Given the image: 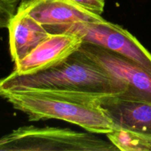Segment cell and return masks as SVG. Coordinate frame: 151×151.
I'll return each instance as SVG.
<instances>
[{"instance_id":"6","label":"cell","mask_w":151,"mask_h":151,"mask_svg":"<svg viewBox=\"0 0 151 151\" xmlns=\"http://www.w3.org/2000/svg\"><path fill=\"white\" fill-rule=\"evenodd\" d=\"M18 9L39 22L50 34L66 24L103 19L70 0H22Z\"/></svg>"},{"instance_id":"4","label":"cell","mask_w":151,"mask_h":151,"mask_svg":"<svg viewBox=\"0 0 151 151\" xmlns=\"http://www.w3.org/2000/svg\"><path fill=\"white\" fill-rule=\"evenodd\" d=\"M72 32L83 43L95 44L134 60L151 74V54L131 32L116 24L102 19L81 22L61 27L53 34Z\"/></svg>"},{"instance_id":"12","label":"cell","mask_w":151,"mask_h":151,"mask_svg":"<svg viewBox=\"0 0 151 151\" xmlns=\"http://www.w3.org/2000/svg\"><path fill=\"white\" fill-rule=\"evenodd\" d=\"M88 11L100 15L104 11L105 0H70Z\"/></svg>"},{"instance_id":"10","label":"cell","mask_w":151,"mask_h":151,"mask_svg":"<svg viewBox=\"0 0 151 151\" xmlns=\"http://www.w3.org/2000/svg\"><path fill=\"white\" fill-rule=\"evenodd\" d=\"M106 137L119 150L151 151V138L133 131L114 128Z\"/></svg>"},{"instance_id":"2","label":"cell","mask_w":151,"mask_h":151,"mask_svg":"<svg viewBox=\"0 0 151 151\" xmlns=\"http://www.w3.org/2000/svg\"><path fill=\"white\" fill-rule=\"evenodd\" d=\"M0 96L15 109L27 115L30 122L61 119L88 132L106 135L114 129L111 119L97 103L100 97L40 91H1Z\"/></svg>"},{"instance_id":"8","label":"cell","mask_w":151,"mask_h":151,"mask_svg":"<svg viewBox=\"0 0 151 151\" xmlns=\"http://www.w3.org/2000/svg\"><path fill=\"white\" fill-rule=\"evenodd\" d=\"M97 102L114 128L128 130L151 138L150 103L117 95L100 97Z\"/></svg>"},{"instance_id":"9","label":"cell","mask_w":151,"mask_h":151,"mask_svg":"<svg viewBox=\"0 0 151 151\" xmlns=\"http://www.w3.org/2000/svg\"><path fill=\"white\" fill-rule=\"evenodd\" d=\"M7 29L10 52L14 64L24 58L51 35L39 22L19 9Z\"/></svg>"},{"instance_id":"5","label":"cell","mask_w":151,"mask_h":151,"mask_svg":"<svg viewBox=\"0 0 151 151\" xmlns=\"http://www.w3.org/2000/svg\"><path fill=\"white\" fill-rule=\"evenodd\" d=\"M78 51L125 84L126 91L117 96L151 104V74L138 63L119 53L89 43L83 42Z\"/></svg>"},{"instance_id":"1","label":"cell","mask_w":151,"mask_h":151,"mask_svg":"<svg viewBox=\"0 0 151 151\" xmlns=\"http://www.w3.org/2000/svg\"><path fill=\"white\" fill-rule=\"evenodd\" d=\"M40 91L80 97L121 95L125 84L77 51L45 70L29 75L13 71L0 80V92Z\"/></svg>"},{"instance_id":"7","label":"cell","mask_w":151,"mask_h":151,"mask_svg":"<svg viewBox=\"0 0 151 151\" xmlns=\"http://www.w3.org/2000/svg\"><path fill=\"white\" fill-rule=\"evenodd\" d=\"M82 44V39L72 32L51 34L24 58L15 63L13 71L29 75L45 70L76 52Z\"/></svg>"},{"instance_id":"11","label":"cell","mask_w":151,"mask_h":151,"mask_svg":"<svg viewBox=\"0 0 151 151\" xmlns=\"http://www.w3.org/2000/svg\"><path fill=\"white\" fill-rule=\"evenodd\" d=\"M20 0H0V29L8 27L17 13Z\"/></svg>"},{"instance_id":"3","label":"cell","mask_w":151,"mask_h":151,"mask_svg":"<svg viewBox=\"0 0 151 151\" xmlns=\"http://www.w3.org/2000/svg\"><path fill=\"white\" fill-rule=\"evenodd\" d=\"M0 150L114 151L118 149L110 141L97 137L94 133L29 125L1 137Z\"/></svg>"}]
</instances>
